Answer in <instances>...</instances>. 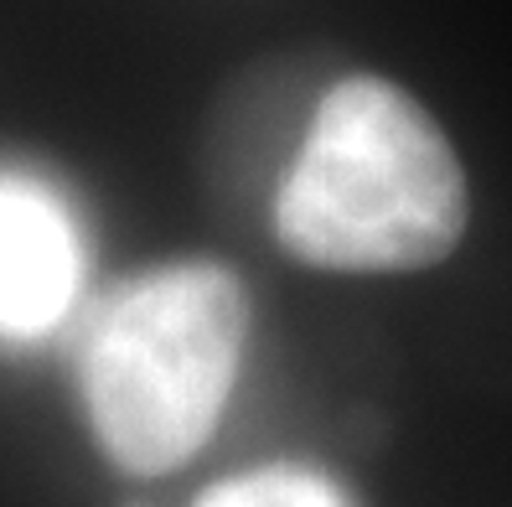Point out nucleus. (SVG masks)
Returning a JSON list of instances; mask_svg holds the SVG:
<instances>
[{
    "label": "nucleus",
    "instance_id": "f257e3e1",
    "mask_svg": "<svg viewBox=\"0 0 512 507\" xmlns=\"http://www.w3.org/2000/svg\"><path fill=\"white\" fill-rule=\"evenodd\" d=\"M285 254L342 275H399L440 264L466 233V176L440 125L404 88L342 78L280 182Z\"/></svg>",
    "mask_w": 512,
    "mask_h": 507
},
{
    "label": "nucleus",
    "instance_id": "f03ea898",
    "mask_svg": "<svg viewBox=\"0 0 512 507\" xmlns=\"http://www.w3.org/2000/svg\"><path fill=\"white\" fill-rule=\"evenodd\" d=\"M249 342V301L223 264H161L114 290L83 342V409L130 476L187 466L218 430Z\"/></svg>",
    "mask_w": 512,
    "mask_h": 507
},
{
    "label": "nucleus",
    "instance_id": "7ed1b4c3",
    "mask_svg": "<svg viewBox=\"0 0 512 507\" xmlns=\"http://www.w3.org/2000/svg\"><path fill=\"white\" fill-rule=\"evenodd\" d=\"M83 285V228L52 182L0 166V342L52 332Z\"/></svg>",
    "mask_w": 512,
    "mask_h": 507
},
{
    "label": "nucleus",
    "instance_id": "20e7f679",
    "mask_svg": "<svg viewBox=\"0 0 512 507\" xmlns=\"http://www.w3.org/2000/svg\"><path fill=\"white\" fill-rule=\"evenodd\" d=\"M192 507H357L352 492L316 466L275 461L259 471H238L228 482L207 487Z\"/></svg>",
    "mask_w": 512,
    "mask_h": 507
}]
</instances>
